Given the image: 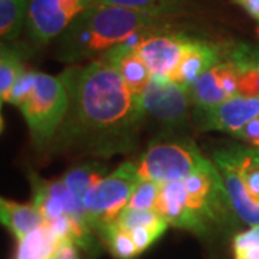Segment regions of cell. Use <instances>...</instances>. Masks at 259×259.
Here are the masks:
<instances>
[{
  "label": "cell",
  "mask_w": 259,
  "mask_h": 259,
  "mask_svg": "<svg viewBox=\"0 0 259 259\" xmlns=\"http://www.w3.org/2000/svg\"><path fill=\"white\" fill-rule=\"evenodd\" d=\"M222 58L246 62L250 66H253L259 74V45L250 42H239V40L226 42L222 44Z\"/></svg>",
  "instance_id": "cb8c5ba5"
},
{
  "label": "cell",
  "mask_w": 259,
  "mask_h": 259,
  "mask_svg": "<svg viewBox=\"0 0 259 259\" xmlns=\"http://www.w3.org/2000/svg\"><path fill=\"white\" fill-rule=\"evenodd\" d=\"M222 59V45L190 36L176 71L168 78L185 88H190L199 76Z\"/></svg>",
  "instance_id": "4fadbf2b"
},
{
  "label": "cell",
  "mask_w": 259,
  "mask_h": 259,
  "mask_svg": "<svg viewBox=\"0 0 259 259\" xmlns=\"http://www.w3.org/2000/svg\"><path fill=\"white\" fill-rule=\"evenodd\" d=\"M107 175L108 173H107L105 164H102L100 161H90V163H83L81 166L71 168L68 173H65L62 182L69 189V192L74 194L76 202L81 204L83 209L85 197L91 193L94 187Z\"/></svg>",
  "instance_id": "2e32d148"
},
{
  "label": "cell",
  "mask_w": 259,
  "mask_h": 259,
  "mask_svg": "<svg viewBox=\"0 0 259 259\" xmlns=\"http://www.w3.org/2000/svg\"><path fill=\"white\" fill-rule=\"evenodd\" d=\"M33 143L39 150L55 140L69 108V95L61 76L36 72L33 88L19 104Z\"/></svg>",
  "instance_id": "5b68a950"
},
{
  "label": "cell",
  "mask_w": 259,
  "mask_h": 259,
  "mask_svg": "<svg viewBox=\"0 0 259 259\" xmlns=\"http://www.w3.org/2000/svg\"><path fill=\"white\" fill-rule=\"evenodd\" d=\"M194 108H210L239 95L238 74L231 62L221 59L189 88Z\"/></svg>",
  "instance_id": "8fae6325"
},
{
  "label": "cell",
  "mask_w": 259,
  "mask_h": 259,
  "mask_svg": "<svg viewBox=\"0 0 259 259\" xmlns=\"http://www.w3.org/2000/svg\"><path fill=\"white\" fill-rule=\"evenodd\" d=\"M223 179L232 209L241 222L259 226V150L223 143L207 150Z\"/></svg>",
  "instance_id": "277c9868"
},
{
  "label": "cell",
  "mask_w": 259,
  "mask_h": 259,
  "mask_svg": "<svg viewBox=\"0 0 259 259\" xmlns=\"http://www.w3.org/2000/svg\"><path fill=\"white\" fill-rule=\"evenodd\" d=\"M239 5L250 18L259 23V0H242Z\"/></svg>",
  "instance_id": "f1b7e54d"
},
{
  "label": "cell",
  "mask_w": 259,
  "mask_h": 259,
  "mask_svg": "<svg viewBox=\"0 0 259 259\" xmlns=\"http://www.w3.org/2000/svg\"><path fill=\"white\" fill-rule=\"evenodd\" d=\"M0 221L18 241L45 223L42 213L33 203H18L5 197L0 200Z\"/></svg>",
  "instance_id": "9a60e30c"
},
{
  "label": "cell",
  "mask_w": 259,
  "mask_h": 259,
  "mask_svg": "<svg viewBox=\"0 0 259 259\" xmlns=\"http://www.w3.org/2000/svg\"><path fill=\"white\" fill-rule=\"evenodd\" d=\"M30 185L33 193V204L42 213L47 223H52L62 218H78L87 222L82 206L76 202L74 194L61 180H45L30 173ZM88 223V222H87Z\"/></svg>",
  "instance_id": "7c38bea8"
},
{
  "label": "cell",
  "mask_w": 259,
  "mask_h": 259,
  "mask_svg": "<svg viewBox=\"0 0 259 259\" xmlns=\"http://www.w3.org/2000/svg\"><path fill=\"white\" fill-rule=\"evenodd\" d=\"M94 3L97 0H30L26 20L28 33L37 44H48Z\"/></svg>",
  "instance_id": "9c48e42d"
},
{
  "label": "cell",
  "mask_w": 259,
  "mask_h": 259,
  "mask_svg": "<svg viewBox=\"0 0 259 259\" xmlns=\"http://www.w3.org/2000/svg\"><path fill=\"white\" fill-rule=\"evenodd\" d=\"M25 71L26 69L23 66L20 54L16 49L3 44L2 51H0V101H2V105L9 102L10 94Z\"/></svg>",
  "instance_id": "ffe728a7"
},
{
  "label": "cell",
  "mask_w": 259,
  "mask_h": 259,
  "mask_svg": "<svg viewBox=\"0 0 259 259\" xmlns=\"http://www.w3.org/2000/svg\"><path fill=\"white\" fill-rule=\"evenodd\" d=\"M30 0H0V36L3 44L15 40L26 26Z\"/></svg>",
  "instance_id": "ac0fdd59"
},
{
  "label": "cell",
  "mask_w": 259,
  "mask_h": 259,
  "mask_svg": "<svg viewBox=\"0 0 259 259\" xmlns=\"http://www.w3.org/2000/svg\"><path fill=\"white\" fill-rule=\"evenodd\" d=\"M164 22V18L97 2L56 37V59L91 62L125 42L157 32Z\"/></svg>",
  "instance_id": "7a4b0ae2"
},
{
  "label": "cell",
  "mask_w": 259,
  "mask_h": 259,
  "mask_svg": "<svg viewBox=\"0 0 259 259\" xmlns=\"http://www.w3.org/2000/svg\"><path fill=\"white\" fill-rule=\"evenodd\" d=\"M136 164L143 180L164 185L183 180L196 170L210 166L212 160L203 156L193 140L182 139L150 144Z\"/></svg>",
  "instance_id": "52a82bcc"
},
{
  "label": "cell",
  "mask_w": 259,
  "mask_h": 259,
  "mask_svg": "<svg viewBox=\"0 0 259 259\" xmlns=\"http://www.w3.org/2000/svg\"><path fill=\"white\" fill-rule=\"evenodd\" d=\"M141 180L137 164L125 161L94 187L83 200L85 218L94 232L101 233L117 223Z\"/></svg>",
  "instance_id": "8992f818"
},
{
  "label": "cell",
  "mask_w": 259,
  "mask_h": 259,
  "mask_svg": "<svg viewBox=\"0 0 259 259\" xmlns=\"http://www.w3.org/2000/svg\"><path fill=\"white\" fill-rule=\"evenodd\" d=\"M164 221L156 210H134V209H125L122 214L117 221V226H120L124 231H133L139 226H147V225H156V223Z\"/></svg>",
  "instance_id": "d4e9b609"
},
{
  "label": "cell",
  "mask_w": 259,
  "mask_h": 259,
  "mask_svg": "<svg viewBox=\"0 0 259 259\" xmlns=\"http://www.w3.org/2000/svg\"><path fill=\"white\" fill-rule=\"evenodd\" d=\"M156 212L168 226L199 236L236 218L222 176L213 161L183 180L161 185Z\"/></svg>",
  "instance_id": "3957f363"
},
{
  "label": "cell",
  "mask_w": 259,
  "mask_h": 259,
  "mask_svg": "<svg viewBox=\"0 0 259 259\" xmlns=\"http://www.w3.org/2000/svg\"><path fill=\"white\" fill-rule=\"evenodd\" d=\"M104 241L107 242L110 252L117 259H133L139 255L136 243L133 241L130 232L121 229L120 226L112 225L100 233Z\"/></svg>",
  "instance_id": "44dd1931"
},
{
  "label": "cell",
  "mask_w": 259,
  "mask_h": 259,
  "mask_svg": "<svg viewBox=\"0 0 259 259\" xmlns=\"http://www.w3.org/2000/svg\"><path fill=\"white\" fill-rule=\"evenodd\" d=\"M139 39L140 37L133 39V40L125 42L120 47L114 48L104 56L111 59L112 62L115 64L117 69L120 71L122 81L127 85L130 94L133 95L134 101L140 108V101H141L143 95L146 93L153 75L147 68V65L144 64V61L137 55V52L133 48L134 42L139 40Z\"/></svg>",
  "instance_id": "5bb4252c"
},
{
  "label": "cell",
  "mask_w": 259,
  "mask_h": 259,
  "mask_svg": "<svg viewBox=\"0 0 259 259\" xmlns=\"http://www.w3.org/2000/svg\"><path fill=\"white\" fill-rule=\"evenodd\" d=\"M233 2H236V3H241L242 0H233Z\"/></svg>",
  "instance_id": "f546056e"
},
{
  "label": "cell",
  "mask_w": 259,
  "mask_h": 259,
  "mask_svg": "<svg viewBox=\"0 0 259 259\" xmlns=\"http://www.w3.org/2000/svg\"><path fill=\"white\" fill-rule=\"evenodd\" d=\"M167 228H168V223L166 221H161L156 225L139 226V228H134L133 231H130V235L136 243V248L139 250V253L150 248L166 232Z\"/></svg>",
  "instance_id": "484cf974"
},
{
  "label": "cell",
  "mask_w": 259,
  "mask_h": 259,
  "mask_svg": "<svg viewBox=\"0 0 259 259\" xmlns=\"http://www.w3.org/2000/svg\"><path fill=\"white\" fill-rule=\"evenodd\" d=\"M59 76L69 95L55 137L59 147L82 148L100 157L128 151L144 117L111 59L69 66Z\"/></svg>",
  "instance_id": "6da1fadb"
},
{
  "label": "cell",
  "mask_w": 259,
  "mask_h": 259,
  "mask_svg": "<svg viewBox=\"0 0 259 259\" xmlns=\"http://www.w3.org/2000/svg\"><path fill=\"white\" fill-rule=\"evenodd\" d=\"M190 36L185 33L153 32L134 42V51L147 65L153 76L170 78L185 54Z\"/></svg>",
  "instance_id": "30bf717a"
},
{
  "label": "cell",
  "mask_w": 259,
  "mask_h": 259,
  "mask_svg": "<svg viewBox=\"0 0 259 259\" xmlns=\"http://www.w3.org/2000/svg\"><path fill=\"white\" fill-rule=\"evenodd\" d=\"M189 90L164 76H151L140 101L143 117H153L170 128H179L189 120L192 107Z\"/></svg>",
  "instance_id": "ba28073f"
},
{
  "label": "cell",
  "mask_w": 259,
  "mask_h": 259,
  "mask_svg": "<svg viewBox=\"0 0 259 259\" xmlns=\"http://www.w3.org/2000/svg\"><path fill=\"white\" fill-rule=\"evenodd\" d=\"M235 259H259V226H249V229L238 233L233 238Z\"/></svg>",
  "instance_id": "603a6c76"
},
{
  "label": "cell",
  "mask_w": 259,
  "mask_h": 259,
  "mask_svg": "<svg viewBox=\"0 0 259 259\" xmlns=\"http://www.w3.org/2000/svg\"><path fill=\"white\" fill-rule=\"evenodd\" d=\"M74 242L71 241H61V243L58 245L55 253L52 255L51 259H79L78 250Z\"/></svg>",
  "instance_id": "83f0119b"
},
{
  "label": "cell",
  "mask_w": 259,
  "mask_h": 259,
  "mask_svg": "<svg viewBox=\"0 0 259 259\" xmlns=\"http://www.w3.org/2000/svg\"><path fill=\"white\" fill-rule=\"evenodd\" d=\"M161 190V185L153 180H141L134 193L130 199L127 209L134 210H156L158 194Z\"/></svg>",
  "instance_id": "7402d4cb"
},
{
  "label": "cell",
  "mask_w": 259,
  "mask_h": 259,
  "mask_svg": "<svg viewBox=\"0 0 259 259\" xmlns=\"http://www.w3.org/2000/svg\"><path fill=\"white\" fill-rule=\"evenodd\" d=\"M61 239L47 222L18 241L16 259H51Z\"/></svg>",
  "instance_id": "e0dca14e"
},
{
  "label": "cell",
  "mask_w": 259,
  "mask_h": 259,
  "mask_svg": "<svg viewBox=\"0 0 259 259\" xmlns=\"http://www.w3.org/2000/svg\"><path fill=\"white\" fill-rule=\"evenodd\" d=\"M231 136L243 144L259 150V112L252 120L248 121L243 127L236 130L235 133H232Z\"/></svg>",
  "instance_id": "4316f807"
},
{
  "label": "cell",
  "mask_w": 259,
  "mask_h": 259,
  "mask_svg": "<svg viewBox=\"0 0 259 259\" xmlns=\"http://www.w3.org/2000/svg\"><path fill=\"white\" fill-rule=\"evenodd\" d=\"M97 2L164 19L182 13L190 3V0H97Z\"/></svg>",
  "instance_id": "d6986e66"
}]
</instances>
